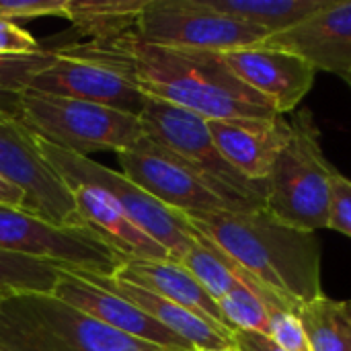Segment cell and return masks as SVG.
<instances>
[{"label": "cell", "instance_id": "4", "mask_svg": "<svg viewBox=\"0 0 351 351\" xmlns=\"http://www.w3.org/2000/svg\"><path fill=\"white\" fill-rule=\"evenodd\" d=\"M290 121L292 136L265 183V210L294 228L317 232L329 224L331 183L339 171L323 152L313 113L298 111Z\"/></svg>", "mask_w": 351, "mask_h": 351}, {"label": "cell", "instance_id": "24", "mask_svg": "<svg viewBox=\"0 0 351 351\" xmlns=\"http://www.w3.org/2000/svg\"><path fill=\"white\" fill-rule=\"evenodd\" d=\"M56 58V47H45L31 56H0V107L16 115V95L27 90L33 76Z\"/></svg>", "mask_w": 351, "mask_h": 351}, {"label": "cell", "instance_id": "29", "mask_svg": "<svg viewBox=\"0 0 351 351\" xmlns=\"http://www.w3.org/2000/svg\"><path fill=\"white\" fill-rule=\"evenodd\" d=\"M45 47L21 25L0 19V56H31Z\"/></svg>", "mask_w": 351, "mask_h": 351}, {"label": "cell", "instance_id": "32", "mask_svg": "<svg viewBox=\"0 0 351 351\" xmlns=\"http://www.w3.org/2000/svg\"><path fill=\"white\" fill-rule=\"evenodd\" d=\"M195 351H239L237 348H220V350H195Z\"/></svg>", "mask_w": 351, "mask_h": 351}, {"label": "cell", "instance_id": "34", "mask_svg": "<svg viewBox=\"0 0 351 351\" xmlns=\"http://www.w3.org/2000/svg\"><path fill=\"white\" fill-rule=\"evenodd\" d=\"M343 80H346V82H348V84L351 86V72H350V74H346V76H343Z\"/></svg>", "mask_w": 351, "mask_h": 351}, {"label": "cell", "instance_id": "23", "mask_svg": "<svg viewBox=\"0 0 351 351\" xmlns=\"http://www.w3.org/2000/svg\"><path fill=\"white\" fill-rule=\"evenodd\" d=\"M62 269L53 263L0 249V298L14 294H53Z\"/></svg>", "mask_w": 351, "mask_h": 351}, {"label": "cell", "instance_id": "33", "mask_svg": "<svg viewBox=\"0 0 351 351\" xmlns=\"http://www.w3.org/2000/svg\"><path fill=\"white\" fill-rule=\"evenodd\" d=\"M346 304V311H348V315L351 317V300H348V302H343Z\"/></svg>", "mask_w": 351, "mask_h": 351}, {"label": "cell", "instance_id": "25", "mask_svg": "<svg viewBox=\"0 0 351 351\" xmlns=\"http://www.w3.org/2000/svg\"><path fill=\"white\" fill-rule=\"evenodd\" d=\"M220 313L226 325L234 331H255L269 335V315L267 304L249 290H237L218 300Z\"/></svg>", "mask_w": 351, "mask_h": 351}, {"label": "cell", "instance_id": "1", "mask_svg": "<svg viewBox=\"0 0 351 351\" xmlns=\"http://www.w3.org/2000/svg\"><path fill=\"white\" fill-rule=\"evenodd\" d=\"M60 49L103 64L119 72L142 95L167 101L204 119L280 115L216 51L152 45L134 33L107 41L68 43Z\"/></svg>", "mask_w": 351, "mask_h": 351}, {"label": "cell", "instance_id": "9", "mask_svg": "<svg viewBox=\"0 0 351 351\" xmlns=\"http://www.w3.org/2000/svg\"><path fill=\"white\" fill-rule=\"evenodd\" d=\"M0 249L99 276H113L123 261L80 224L60 226L12 208H0Z\"/></svg>", "mask_w": 351, "mask_h": 351}, {"label": "cell", "instance_id": "15", "mask_svg": "<svg viewBox=\"0 0 351 351\" xmlns=\"http://www.w3.org/2000/svg\"><path fill=\"white\" fill-rule=\"evenodd\" d=\"M53 296L128 337L171 350L195 351V348H191L187 341H183L179 335H175L160 323H156L130 300L115 296L72 271L62 269Z\"/></svg>", "mask_w": 351, "mask_h": 351}, {"label": "cell", "instance_id": "8", "mask_svg": "<svg viewBox=\"0 0 351 351\" xmlns=\"http://www.w3.org/2000/svg\"><path fill=\"white\" fill-rule=\"evenodd\" d=\"M132 33L152 45L216 53L259 45L269 37L267 31L220 12L206 0H148Z\"/></svg>", "mask_w": 351, "mask_h": 351}, {"label": "cell", "instance_id": "2", "mask_svg": "<svg viewBox=\"0 0 351 351\" xmlns=\"http://www.w3.org/2000/svg\"><path fill=\"white\" fill-rule=\"evenodd\" d=\"M187 220L290 313L323 296V251L315 232L294 228L267 210L199 214Z\"/></svg>", "mask_w": 351, "mask_h": 351}, {"label": "cell", "instance_id": "22", "mask_svg": "<svg viewBox=\"0 0 351 351\" xmlns=\"http://www.w3.org/2000/svg\"><path fill=\"white\" fill-rule=\"evenodd\" d=\"M296 317L311 351H351V317L343 302L325 294L298 306Z\"/></svg>", "mask_w": 351, "mask_h": 351}, {"label": "cell", "instance_id": "31", "mask_svg": "<svg viewBox=\"0 0 351 351\" xmlns=\"http://www.w3.org/2000/svg\"><path fill=\"white\" fill-rule=\"evenodd\" d=\"M0 208L25 210V193L2 177H0Z\"/></svg>", "mask_w": 351, "mask_h": 351}, {"label": "cell", "instance_id": "12", "mask_svg": "<svg viewBox=\"0 0 351 351\" xmlns=\"http://www.w3.org/2000/svg\"><path fill=\"white\" fill-rule=\"evenodd\" d=\"M56 49L58 58L33 76L29 84L31 90L78 99L140 117L148 97L132 86L119 72L93 60L70 56L60 47Z\"/></svg>", "mask_w": 351, "mask_h": 351}, {"label": "cell", "instance_id": "26", "mask_svg": "<svg viewBox=\"0 0 351 351\" xmlns=\"http://www.w3.org/2000/svg\"><path fill=\"white\" fill-rule=\"evenodd\" d=\"M269 337L284 351H311L296 313L276 311L269 315Z\"/></svg>", "mask_w": 351, "mask_h": 351}, {"label": "cell", "instance_id": "21", "mask_svg": "<svg viewBox=\"0 0 351 351\" xmlns=\"http://www.w3.org/2000/svg\"><path fill=\"white\" fill-rule=\"evenodd\" d=\"M212 8L255 25L269 35L284 33L323 10L329 0H206Z\"/></svg>", "mask_w": 351, "mask_h": 351}, {"label": "cell", "instance_id": "5", "mask_svg": "<svg viewBox=\"0 0 351 351\" xmlns=\"http://www.w3.org/2000/svg\"><path fill=\"white\" fill-rule=\"evenodd\" d=\"M144 134L191 167L232 212L265 210L267 185L243 177L216 148L208 119L148 97L140 113Z\"/></svg>", "mask_w": 351, "mask_h": 351}, {"label": "cell", "instance_id": "11", "mask_svg": "<svg viewBox=\"0 0 351 351\" xmlns=\"http://www.w3.org/2000/svg\"><path fill=\"white\" fill-rule=\"evenodd\" d=\"M117 158L121 173L130 181L179 214L199 216L232 212L191 167L146 134L132 148L119 152Z\"/></svg>", "mask_w": 351, "mask_h": 351}, {"label": "cell", "instance_id": "14", "mask_svg": "<svg viewBox=\"0 0 351 351\" xmlns=\"http://www.w3.org/2000/svg\"><path fill=\"white\" fill-rule=\"evenodd\" d=\"M208 130L220 154L247 179L267 183L274 162L292 136L286 115L208 119Z\"/></svg>", "mask_w": 351, "mask_h": 351}, {"label": "cell", "instance_id": "19", "mask_svg": "<svg viewBox=\"0 0 351 351\" xmlns=\"http://www.w3.org/2000/svg\"><path fill=\"white\" fill-rule=\"evenodd\" d=\"M66 271H72V274L93 282L95 286L130 300L132 304H136L140 311H144L148 317H152L156 323H160L175 335H179L183 341H187L195 350L234 348L232 335L222 333L220 329L210 325L206 319L197 317L195 313L187 311L185 306H181L177 302H171L162 296H156L144 288H138V286L128 284L113 276H99V274H88V271H80V269H66Z\"/></svg>", "mask_w": 351, "mask_h": 351}, {"label": "cell", "instance_id": "16", "mask_svg": "<svg viewBox=\"0 0 351 351\" xmlns=\"http://www.w3.org/2000/svg\"><path fill=\"white\" fill-rule=\"evenodd\" d=\"M263 45L292 51L317 72L325 70L343 78L351 72V0H329L315 16L294 29L269 35Z\"/></svg>", "mask_w": 351, "mask_h": 351}, {"label": "cell", "instance_id": "30", "mask_svg": "<svg viewBox=\"0 0 351 351\" xmlns=\"http://www.w3.org/2000/svg\"><path fill=\"white\" fill-rule=\"evenodd\" d=\"M232 343L239 351H284L269 335L255 331H234Z\"/></svg>", "mask_w": 351, "mask_h": 351}, {"label": "cell", "instance_id": "3", "mask_svg": "<svg viewBox=\"0 0 351 351\" xmlns=\"http://www.w3.org/2000/svg\"><path fill=\"white\" fill-rule=\"evenodd\" d=\"M0 348L8 351H181L128 337L53 294H14L0 304Z\"/></svg>", "mask_w": 351, "mask_h": 351}, {"label": "cell", "instance_id": "13", "mask_svg": "<svg viewBox=\"0 0 351 351\" xmlns=\"http://www.w3.org/2000/svg\"><path fill=\"white\" fill-rule=\"evenodd\" d=\"M228 68L253 90L265 97L280 115L298 107L313 88L317 70L300 56L263 43L222 53Z\"/></svg>", "mask_w": 351, "mask_h": 351}, {"label": "cell", "instance_id": "6", "mask_svg": "<svg viewBox=\"0 0 351 351\" xmlns=\"http://www.w3.org/2000/svg\"><path fill=\"white\" fill-rule=\"evenodd\" d=\"M16 117L45 142L80 156L119 154L144 138L136 115L31 88L16 95Z\"/></svg>", "mask_w": 351, "mask_h": 351}, {"label": "cell", "instance_id": "36", "mask_svg": "<svg viewBox=\"0 0 351 351\" xmlns=\"http://www.w3.org/2000/svg\"><path fill=\"white\" fill-rule=\"evenodd\" d=\"M2 300H4V298H0V304H2Z\"/></svg>", "mask_w": 351, "mask_h": 351}, {"label": "cell", "instance_id": "27", "mask_svg": "<svg viewBox=\"0 0 351 351\" xmlns=\"http://www.w3.org/2000/svg\"><path fill=\"white\" fill-rule=\"evenodd\" d=\"M68 0H0V19L16 23L19 19H66Z\"/></svg>", "mask_w": 351, "mask_h": 351}, {"label": "cell", "instance_id": "20", "mask_svg": "<svg viewBox=\"0 0 351 351\" xmlns=\"http://www.w3.org/2000/svg\"><path fill=\"white\" fill-rule=\"evenodd\" d=\"M148 0H68L66 19L88 41H107L132 33Z\"/></svg>", "mask_w": 351, "mask_h": 351}, {"label": "cell", "instance_id": "10", "mask_svg": "<svg viewBox=\"0 0 351 351\" xmlns=\"http://www.w3.org/2000/svg\"><path fill=\"white\" fill-rule=\"evenodd\" d=\"M0 177L25 193V212L60 226L76 224L70 187L45 160L37 136L0 107Z\"/></svg>", "mask_w": 351, "mask_h": 351}, {"label": "cell", "instance_id": "17", "mask_svg": "<svg viewBox=\"0 0 351 351\" xmlns=\"http://www.w3.org/2000/svg\"><path fill=\"white\" fill-rule=\"evenodd\" d=\"M76 210V224L90 230L123 259L162 261L169 251L134 222L105 191L93 185L70 187Z\"/></svg>", "mask_w": 351, "mask_h": 351}, {"label": "cell", "instance_id": "28", "mask_svg": "<svg viewBox=\"0 0 351 351\" xmlns=\"http://www.w3.org/2000/svg\"><path fill=\"white\" fill-rule=\"evenodd\" d=\"M327 228L337 230L351 239V181L341 173H337L331 183Z\"/></svg>", "mask_w": 351, "mask_h": 351}, {"label": "cell", "instance_id": "18", "mask_svg": "<svg viewBox=\"0 0 351 351\" xmlns=\"http://www.w3.org/2000/svg\"><path fill=\"white\" fill-rule=\"evenodd\" d=\"M113 278H119L128 284L144 288L171 302H177L185 306L187 311L195 313L197 317L206 319L210 325H214L222 333L232 335V329L226 325L218 302L175 259H162V261L123 259L121 265L115 269Z\"/></svg>", "mask_w": 351, "mask_h": 351}, {"label": "cell", "instance_id": "35", "mask_svg": "<svg viewBox=\"0 0 351 351\" xmlns=\"http://www.w3.org/2000/svg\"><path fill=\"white\" fill-rule=\"evenodd\" d=\"M0 351H8V350H4V348H0Z\"/></svg>", "mask_w": 351, "mask_h": 351}, {"label": "cell", "instance_id": "7", "mask_svg": "<svg viewBox=\"0 0 351 351\" xmlns=\"http://www.w3.org/2000/svg\"><path fill=\"white\" fill-rule=\"evenodd\" d=\"M37 136V134H35ZM39 148L51 169L60 175V179L68 185H93L105 191L134 222L142 226L156 243H160L171 259L181 261L183 255L193 247V226L189 224L185 214H179L144 189H140L134 181H130L123 173H117L90 156H80L58 148L43 138L37 136Z\"/></svg>", "mask_w": 351, "mask_h": 351}]
</instances>
